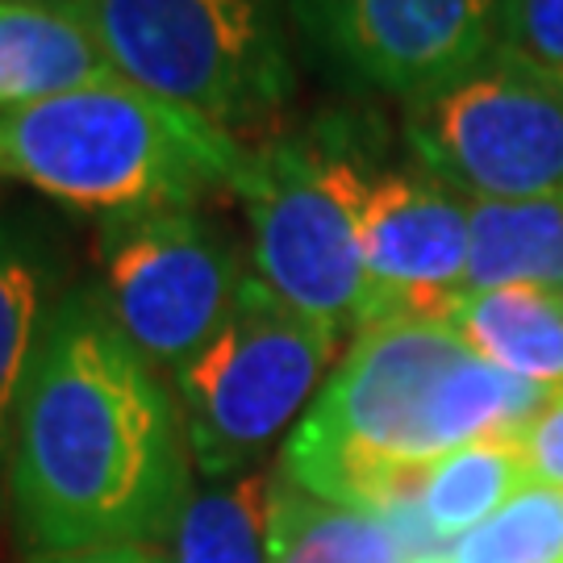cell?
<instances>
[{"label": "cell", "mask_w": 563, "mask_h": 563, "mask_svg": "<svg viewBox=\"0 0 563 563\" xmlns=\"http://www.w3.org/2000/svg\"><path fill=\"white\" fill-rule=\"evenodd\" d=\"M180 401L104 313L63 288L21 393L4 505L25 555L163 547L192 493Z\"/></svg>", "instance_id": "obj_1"}, {"label": "cell", "mask_w": 563, "mask_h": 563, "mask_svg": "<svg viewBox=\"0 0 563 563\" xmlns=\"http://www.w3.org/2000/svg\"><path fill=\"white\" fill-rule=\"evenodd\" d=\"M547 397L443 322H367L284 443L280 472L318 497L388 514L418 497L434 460L518 439Z\"/></svg>", "instance_id": "obj_2"}, {"label": "cell", "mask_w": 563, "mask_h": 563, "mask_svg": "<svg viewBox=\"0 0 563 563\" xmlns=\"http://www.w3.org/2000/svg\"><path fill=\"white\" fill-rule=\"evenodd\" d=\"M242 155L246 142L121 76L0 109V180L101 222L205 205L209 192L234 184Z\"/></svg>", "instance_id": "obj_3"}, {"label": "cell", "mask_w": 563, "mask_h": 563, "mask_svg": "<svg viewBox=\"0 0 563 563\" xmlns=\"http://www.w3.org/2000/svg\"><path fill=\"white\" fill-rule=\"evenodd\" d=\"M125 84L246 142L297 92L284 0H59Z\"/></svg>", "instance_id": "obj_4"}, {"label": "cell", "mask_w": 563, "mask_h": 563, "mask_svg": "<svg viewBox=\"0 0 563 563\" xmlns=\"http://www.w3.org/2000/svg\"><path fill=\"white\" fill-rule=\"evenodd\" d=\"M363 151L334 130L246 142L230 192L251 225V260L276 297L351 342L367 325L360 209Z\"/></svg>", "instance_id": "obj_5"}, {"label": "cell", "mask_w": 563, "mask_h": 563, "mask_svg": "<svg viewBox=\"0 0 563 563\" xmlns=\"http://www.w3.org/2000/svg\"><path fill=\"white\" fill-rule=\"evenodd\" d=\"M342 339L246 272L222 330L172 376L201 481L255 472L288 426L309 413Z\"/></svg>", "instance_id": "obj_6"}, {"label": "cell", "mask_w": 563, "mask_h": 563, "mask_svg": "<svg viewBox=\"0 0 563 563\" xmlns=\"http://www.w3.org/2000/svg\"><path fill=\"white\" fill-rule=\"evenodd\" d=\"M405 142L418 167L460 197L563 201V76L497 42L405 104Z\"/></svg>", "instance_id": "obj_7"}, {"label": "cell", "mask_w": 563, "mask_h": 563, "mask_svg": "<svg viewBox=\"0 0 563 563\" xmlns=\"http://www.w3.org/2000/svg\"><path fill=\"white\" fill-rule=\"evenodd\" d=\"M242 280L239 246L201 205L97 225L92 288L121 339L167 380L222 330Z\"/></svg>", "instance_id": "obj_8"}, {"label": "cell", "mask_w": 563, "mask_h": 563, "mask_svg": "<svg viewBox=\"0 0 563 563\" xmlns=\"http://www.w3.org/2000/svg\"><path fill=\"white\" fill-rule=\"evenodd\" d=\"M288 9L322 55L405 104L501 42V0H288Z\"/></svg>", "instance_id": "obj_9"}, {"label": "cell", "mask_w": 563, "mask_h": 563, "mask_svg": "<svg viewBox=\"0 0 563 563\" xmlns=\"http://www.w3.org/2000/svg\"><path fill=\"white\" fill-rule=\"evenodd\" d=\"M367 322H443L467 288V201L426 167L376 172L360 209Z\"/></svg>", "instance_id": "obj_10"}, {"label": "cell", "mask_w": 563, "mask_h": 563, "mask_svg": "<svg viewBox=\"0 0 563 563\" xmlns=\"http://www.w3.org/2000/svg\"><path fill=\"white\" fill-rule=\"evenodd\" d=\"M59 297V263L51 242L34 225L0 218V501L9 484L21 393Z\"/></svg>", "instance_id": "obj_11"}, {"label": "cell", "mask_w": 563, "mask_h": 563, "mask_svg": "<svg viewBox=\"0 0 563 563\" xmlns=\"http://www.w3.org/2000/svg\"><path fill=\"white\" fill-rule=\"evenodd\" d=\"M92 30L59 0H0V109L113 80Z\"/></svg>", "instance_id": "obj_12"}, {"label": "cell", "mask_w": 563, "mask_h": 563, "mask_svg": "<svg viewBox=\"0 0 563 563\" xmlns=\"http://www.w3.org/2000/svg\"><path fill=\"white\" fill-rule=\"evenodd\" d=\"M446 325L476 355L543 393L563 388V297L547 288H488L467 292Z\"/></svg>", "instance_id": "obj_13"}, {"label": "cell", "mask_w": 563, "mask_h": 563, "mask_svg": "<svg viewBox=\"0 0 563 563\" xmlns=\"http://www.w3.org/2000/svg\"><path fill=\"white\" fill-rule=\"evenodd\" d=\"M267 563H409L384 514L318 497L280 467L267 493Z\"/></svg>", "instance_id": "obj_14"}, {"label": "cell", "mask_w": 563, "mask_h": 563, "mask_svg": "<svg viewBox=\"0 0 563 563\" xmlns=\"http://www.w3.org/2000/svg\"><path fill=\"white\" fill-rule=\"evenodd\" d=\"M463 201L472 225L463 297L518 284L563 292V201Z\"/></svg>", "instance_id": "obj_15"}, {"label": "cell", "mask_w": 563, "mask_h": 563, "mask_svg": "<svg viewBox=\"0 0 563 563\" xmlns=\"http://www.w3.org/2000/svg\"><path fill=\"white\" fill-rule=\"evenodd\" d=\"M530 484L526 460L514 439L467 443L434 460L418 481V509L430 534L451 547L472 526L488 522L505 501Z\"/></svg>", "instance_id": "obj_16"}, {"label": "cell", "mask_w": 563, "mask_h": 563, "mask_svg": "<svg viewBox=\"0 0 563 563\" xmlns=\"http://www.w3.org/2000/svg\"><path fill=\"white\" fill-rule=\"evenodd\" d=\"M267 493L260 472L192 484L163 543L167 563H267Z\"/></svg>", "instance_id": "obj_17"}, {"label": "cell", "mask_w": 563, "mask_h": 563, "mask_svg": "<svg viewBox=\"0 0 563 563\" xmlns=\"http://www.w3.org/2000/svg\"><path fill=\"white\" fill-rule=\"evenodd\" d=\"M451 563H563V488L530 481L488 522L446 547Z\"/></svg>", "instance_id": "obj_18"}, {"label": "cell", "mask_w": 563, "mask_h": 563, "mask_svg": "<svg viewBox=\"0 0 563 563\" xmlns=\"http://www.w3.org/2000/svg\"><path fill=\"white\" fill-rule=\"evenodd\" d=\"M501 42L563 76V0H501Z\"/></svg>", "instance_id": "obj_19"}, {"label": "cell", "mask_w": 563, "mask_h": 563, "mask_svg": "<svg viewBox=\"0 0 563 563\" xmlns=\"http://www.w3.org/2000/svg\"><path fill=\"white\" fill-rule=\"evenodd\" d=\"M514 443L522 451L530 481L563 488V388L547 397L543 409L526 422V430Z\"/></svg>", "instance_id": "obj_20"}, {"label": "cell", "mask_w": 563, "mask_h": 563, "mask_svg": "<svg viewBox=\"0 0 563 563\" xmlns=\"http://www.w3.org/2000/svg\"><path fill=\"white\" fill-rule=\"evenodd\" d=\"M25 563H167V555H163V547L118 543V547H80V551L25 555Z\"/></svg>", "instance_id": "obj_21"}, {"label": "cell", "mask_w": 563, "mask_h": 563, "mask_svg": "<svg viewBox=\"0 0 563 563\" xmlns=\"http://www.w3.org/2000/svg\"><path fill=\"white\" fill-rule=\"evenodd\" d=\"M409 563H451L446 555H430V560H409Z\"/></svg>", "instance_id": "obj_22"}, {"label": "cell", "mask_w": 563, "mask_h": 563, "mask_svg": "<svg viewBox=\"0 0 563 563\" xmlns=\"http://www.w3.org/2000/svg\"><path fill=\"white\" fill-rule=\"evenodd\" d=\"M560 297H563V292H560Z\"/></svg>", "instance_id": "obj_23"}, {"label": "cell", "mask_w": 563, "mask_h": 563, "mask_svg": "<svg viewBox=\"0 0 563 563\" xmlns=\"http://www.w3.org/2000/svg\"><path fill=\"white\" fill-rule=\"evenodd\" d=\"M0 184H4V180H0Z\"/></svg>", "instance_id": "obj_24"}]
</instances>
